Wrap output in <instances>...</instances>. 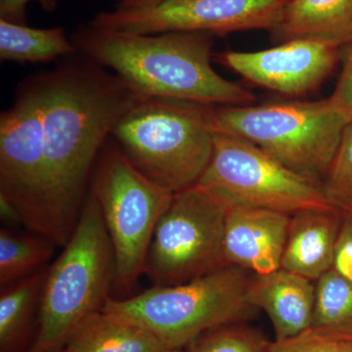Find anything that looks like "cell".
<instances>
[{"label": "cell", "instance_id": "obj_25", "mask_svg": "<svg viewBox=\"0 0 352 352\" xmlns=\"http://www.w3.org/2000/svg\"><path fill=\"white\" fill-rule=\"evenodd\" d=\"M344 65L337 87L328 97L333 107L347 120L352 122V43L344 46Z\"/></svg>", "mask_w": 352, "mask_h": 352}, {"label": "cell", "instance_id": "obj_18", "mask_svg": "<svg viewBox=\"0 0 352 352\" xmlns=\"http://www.w3.org/2000/svg\"><path fill=\"white\" fill-rule=\"evenodd\" d=\"M66 346L78 352L170 351L149 331L103 310L83 321Z\"/></svg>", "mask_w": 352, "mask_h": 352}, {"label": "cell", "instance_id": "obj_16", "mask_svg": "<svg viewBox=\"0 0 352 352\" xmlns=\"http://www.w3.org/2000/svg\"><path fill=\"white\" fill-rule=\"evenodd\" d=\"M270 32L275 44L307 39L344 47L352 43V0H291Z\"/></svg>", "mask_w": 352, "mask_h": 352}, {"label": "cell", "instance_id": "obj_15", "mask_svg": "<svg viewBox=\"0 0 352 352\" xmlns=\"http://www.w3.org/2000/svg\"><path fill=\"white\" fill-rule=\"evenodd\" d=\"M342 222L336 208L292 214L281 268L316 282L333 268Z\"/></svg>", "mask_w": 352, "mask_h": 352}, {"label": "cell", "instance_id": "obj_12", "mask_svg": "<svg viewBox=\"0 0 352 352\" xmlns=\"http://www.w3.org/2000/svg\"><path fill=\"white\" fill-rule=\"evenodd\" d=\"M340 50L319 41L296 39L261 51L217 53L214 61L256 87L302 97L327 80L339 60Z\"/></svg>", "mask_w": 352, "mask_h": 352}, {"label": "cell", "instance_id": "obj_29", "mask_svg": "<svg viewBox=\"0 0 352 352\" xmlns=\"http://www.w3.org/2000/svg\"><path fill=\"white\" fill-rule=\"evenodd\" d=\"M57 352H78V351H75V349H69V347L66 346V347H64L63 349H61V351H59Z\"/></svg>", "mask_w": 352, "mask_h": 352}, {"label": "cell", "instance_id": "obj_3", "mask_svg": "<svg viewBox=\"0 0 352 352\" xmlns=\"http://www.w3.org/2000/svg\"><path fill=\"white\" fill-rule=\"evenodd\" d=\"M115 256L100 206L89 190L73 234L46 268L38 331L29 352H57L83 321L105 307Z\"/></svg>", "mask_w": 352, "mask_h": 352}, {"label": "cell", "instance_id": "obj_20", "mask_svg": "<svg viewBox=\"0 0 352 352\" xmlns=\"http://www.w3.org/2000/svg\"><path fill=\"white\" fill-rule=\"evenodd\" d=\"M57 245L38 233L1 228L0 230V288L45 270Z\"/></svg>", "mask_w": 352, "mask_h": 352}, {"label": "cell", "instance_id": "obj_30", "mask_svg": "<svg viewBox=\"0 0 352 352\" xmlns=\"http://www.w3.org/2000/svg\"><path fill=\"white\" fill-rule=\"evenodd\" d=\"M168 352H186V349H171V351H168Z\"/></svg>", "mask_w": 352, "mask_h": 352}, {"label": "cell", "instance_id": "obj_10", "mask_svg": "<svg viewBox=\"0 0 352 352\" xmlns=\"http://www.w3.org/2000/svg\"><path fill=\"white\" fill-rule=\"evenodd\" d=\"M0 199L17 212L28 230L51 241L43 120L34 76L21 83L12 104L0 113Z\"/></svg>", "mask_w": 352, "mask_h": 352}, {"label": "cell", "instance_id": "obj_11", "mask_svg": "<svg viewBox=\"0 0 352 352\" xmlns=\"http://www.w3.org/2000/svg\"><path fill=\"white\" fill-rule=\"evenodd\" d=\"M291 0H170L154 6L113 8L94 16L90 24L135 32H205L223 36L232 32H272L283 19Z\"/></svg>", "mask_w": 352, "mask_h": 352}, {"label": "cell", "instance_id": "obj_1", "mask_svg": "<svg viewBox=\"0 0 352 352\" xmlns=\"http://www.w3.org/2000/svg\"><path fill=\"white\" fill-rule=\"evenodd\" d=\"M34 78L43 120L50 239L64 247L82 214L102 148L120 118L143 97L80 53Z\"/></svg>", "mask_w": 352, "mask_h": 352}, {"label": "cell", "instance_id": "obj_26", "mask_svg": "<svg viewBox=\"0 0 352 352\" xmlns=\"http://www.w3.org/2000/svg\"><path fill=\"white\" fill-rule=\"evenodd\" d=\"M333 270L352 282V215L342 214Z\"/></svg>", "mask_w": 352, "mask_h": 352}, {"label": "cell", "instance_id": "obj_13", "mask_svg": "<svg viewBox=\"0 0 352 352\" xmlns=\"http://www.w3.org/2000/svg\"><path fill=\"white\" fill-rule=\"evenodd\" d=\"M291 214L266 208L229 207L223 232L227 264L252 274L281 268Z\"/></svg>", "mask_w": 352, "mask_h": 352}, {"label": "cell", "instance_id": "obj_22", "mask_svg": "<svg viewBox=\"0 0 352 352\" xmlns=\"http://www.w3.org/2000/svg\"><path fill=\"white\" fill-rule=\"evenodd\" d=\"M271 342L245 322L210 329L194 340L186 352H268Z\"/></svg>", "mask_w": 352, "mask_h": 352}, {"label": "cell", "instance_id": "obj_6", "mask_svg": "<svg viewBox=\"0 0 352 352\" xmlns=\"http://www.w3.org/2000/svg\"><path fill=\"white\" fill-rule=\"evenodd\" d=\"M349 124L329 98L210 111L214 132L252 143L320 187Z\"/></svg>", "mask_w": 352, "mask_h": 352}, {"label": "cell", "instance_id": "obj_2", "mask_svg": "<svg viewBox=\"0 0 352 352\" xmlns=\"http://www.w3.org/2000/svg\"><path fill=\"white\" fill-rule=\"evenodd\" d=\"M78 53L112 69L139 96L210 106L252 105L256 97L212 67L214 36L205 32L135 34L88 23L72 34Z\"/></svg>", "mask_w": 352, "mask_h": 352}, {"label": "cell", "instance_id": "obj_21", "mask_svg": "<svg viewBox=\"0 0 352 352\" xmlns=\"http://www.w3.org/2000/svg\"><path fill=\"white\" fill-rule=\"evenodd\" d=\"M310 329L352 342V282L333 268L315 282Z\"/></svg>", "mask_w": 352, "mask_h": 352}, {"label": "cell", "instance_id": "obj_5", "mask_svg": "<svg viewBox=\"0 0 352 352\" xmlns=\"http://www.w3.org/2000/svg\"><path fill=\"white\" fill-rule=\"evenodd\" d=\"M252 276L229 264L185 283L109 298L102 310L146 329L170 351L186 349L210 329L245 322L254 314L256 308L249 298Z\"/></svg>", "mask_w": 352, "mask_h": 352}, {"label": "cell", "instance_id": "obj_9", "mask_svg": "<svg viewBox=\"0 0 352 352\" xmlns=\"http://www.w3.org/2000/svg\"><path fill=\"white\" fill-rule=\"evenodd\" d=\"M200 185L229 207L266 208L285 214L335 208L321 187L248 141L214 132V149Z\"/></svg>", "mask_w": 352, "mask_h": 352}, {"label": "cell", "instance_id": "obj_28", "mask_svg": "<svg viewBox=\"0 0 352 352\" xmlns=\"http://www.w3.org/2000/svg\"><path fill=\"white\" fill-rule=\"evenodd\" d=\"M170 0H116L115 8L127 9L154 6Z\"/></svg>", "mask_w": 352, "mask_h": 352}, {"label": "cell", "instance_id": "obj_14", "mask_svg": "<svg viewBox=\"0 0 352 352\" xmlns=\"http://www.w3.org/2000/svg\"><path fill=\"white\" fill-rule=\"evenodd\" d=\"M249 298L252 307L267 314L275 340L289 339L311 328L315 282L280 268L252 276Z\"/></svg>", "mask_w": 352, "mask_h": 352}, {"label": "cell", "instance_id": "obj_19", "mask_svg": "<svg viewBox=\"0 0 352 352\" xmlns=\"http://www.w3.org/2000/svg\"><path fill=\"white\" fill-rule=\"evenodd\" d=\"M78 53L62 27L32 28L0 19V59L16 63H47Z\"/></svg>", "mask_w": 352, "mask_h": 352}, {"label": "cell", "instance_id": "obj_7", "mask_svg": "<svg viewBox=\"0 0 352 352\" xmlns=\"http://www.w3.org/2000/svg\"><path fill=\"white\" fill-rule=\"evenodd\" d=\"M90 191L98 201L115 256L113 289L127 298L141 275L155 229L173 192L148 179L112 138L102 148Z\"/></svg>", "mask_w": 352, "mask_h": 352}, {"label": "cell", "instance_id": "obj_27", "mask_svg": "<svg viewBox=\"0 0 352 352\" xmlns=\"http://www.w3.org/2000/svg\"><path fill=\"white\" fill-rule=\"evenodd\" d=\"M36 1L45 11L54 10L56 0H0V19L25 24L28 4Z\"/></svg>", "mask_w": 352, "mask_h": 352}, {"label": "cell", "instance_id": "obj_23", "mask_svg": "<svg viewBox=\"0 0 352 352\" xmlns=\"http://www.w3.org/2000/svg\"><path fill=\"white\" fill-rule=\"evenodd\" d=\"M321 189L333 207L352 215V122L344 129Z\"/></svg>", "mask_w": 352, "mask_h": 352}, {"label": "cell", "instance_id": "obj_4", "mask_svg": "<svg viewBox=\"0 0 352 352\" xmlns=\"http://www.w3.org/2000/svg\"><path fill=\"white\" fill-rule=\"evenodd\" d=\"M212 106L141 98L113 127L111 138L148 179L176 193L193 186L214 149Z\"/></svg>", "mask_w": 352, "mask_h": 352}, {"label": "cell", "instance_id": "obj_24", "mask_svg": "<svg viewBox=\"0 0 352 352\" xmlns=\"http://www.w3.org/2000/svg\"><path fill=\"white\" fill-rule=\"evenodd\" d=\"M268 352H352V342L308 329L289 339L271 342Z\"/></svg>", "mask_w": 352, "mask_h": 352}, {"label": "cell", "instance_id": "obj_8", "mask_svg": "<svg viewBox=\"0 0 352 352\" xmlns=\"http://www.w3.org/2000/svg\"><path fill=\"white\" fill-rule=\"evenodd\" d=\"M229 206L195 184L173 194L157 222L146 261L154 286L191 281L227 264L223 232Z\"/></svg>", "mask_w": 352, "mask_h": 352}, {"label": "cell", "instance_id": "obj_17", "mask_svg": "<svg viewBox=\"0 0 352 352\" xmlns=\"http://www.w3.org/2000/svg\"><path fill=\"white\" fill-rule=\"evenodd\" d=\"M45 270L1 289L0 352H29L36 338Z\"/></svg>", "mask_w": 352, "mask_h": 352}]
</instances>
